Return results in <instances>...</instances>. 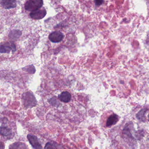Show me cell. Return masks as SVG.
Listing matches in <instances>:
<instances>
[{
    "mask_svg": "<svg viewBox=\"0 0 149 149\" xmlns=\"http://www.w3.org/2000/svg\"><path fill=\"white\" fill-rule=\"evenodd\" d=\"M22 100L24 106L26 108H32L35 107L37 101L33 94L30 91L25 92L23 94Z\"/></svg>",
    "mask_w": 149,
    "mask_h": 149,
    "instance_id": "obj_1",
    "label": "cell"
},
{
    "mask_svg": "<svg viewBox=\"0 0 149 149\" xmlns=\"http://www.w3.org/2000/svg\"><path fill=\"white\" fill-rule=\"evenodd\" d=\"M43 5L42 0H29L25 3V8L27 11L33 12L40 9Z\"/></svg>",
    "mask_w": 149,
    "mask_h": 149,
    "instance_id": "obj_2",
    "label": "cell"
},
{
    "mask_svg": "<svg viewBox=\"0 0 149 149\" xmlns=\"http://www.w3.org/2000/svg\"><path fill=\"white\" fill-rule=\"evenodd\" d=\"M16 48L13 42H6L1 46V53H14L16 51Z\"/></svg>",
    "mask_w": 149,
    "mask_h": 149,
    "instance_id": "obj_3",
    "label": "cell"
},
{
    "mask_svg": "<svg viewBox=\"0 0 149 149\" xmlns=\"http://www.w3.org/2000/svg\"><path fill=\"white\" fill-rule=\"evenodd\" d=\"M64 35L62 33L58 31H54L50 33L49 36V40L54 43L61 42L63 40Z\"/></svg>",
    "mask_w": 149,
    "mask_h": 149,
    "instance_id": "obj_4",
    "label": "cell"
},
{
    "mask_svg": "<svg viewBox=\"0 0 149 149\" xmlns=\"http://www.w3.org/2000/svg\"><path fill=\"white\" fill-rule=\"evenodd\" d=\"M47 13V11L45 8H41L30 13V16L34 19L40 20L44 18Z\"/></svg>",
    "mask_w": 149,
    "mask_h": 149,
    "instance_id": "obj_5",
    "label": "cell"
},
{
    "mask_svg": "<svg viewBox=\"0 0 149 149\" xmlns=\"http://www.w3.org/2000/svg\"><path fill=\"white\" fill-rule=\"evenodd\" d=\"M27 138L31 145L35 149H42L41 144L36 136L28 134L27 135Z\"/></svg>",
    "mask_w": 149,
    "mask_h": 149,
    "instance_id": "obj_6",
    "label": "cell"
},
{
    "mask_svg": "<svg viewBox=\"0 0 149 149\" xmlns=\"http://www.w3.org/2000/svg\"><path fill=\"white\" fill-rule=\"evenodd\" d=\"M1 135L7 139L12 138L14 136L12 129L5 125L1 127Z\"/></svg>",
    "mask_w": 149,
    "mask_h": 149,
    "instance_id": "obj_7",
    "label": "cell"
},
{
    "mask_svg": "<svg viewBox=\"0 0 149 149\" xmlns=\"http://www.w3.org/2000/svg\"><path fill=\"white\" fill-rule=\"evenodd\" d=\"M1 4L3 8L6 9H11L16 7L17 6V1L14 0L1 1Z\"/></svg>",
    "mask_w": 149,
    "mask_h": 149,
    "instance_id": "obj_8",
    "label": "cell"
},
{
    "mask_svg": "<svg viewBox=\"0 0 149 149\" xmlns=\"http://www.w3.org/2000/svg\"><path fill=\"white\" fill-rule=\"evenodd\" d=\"M119 118L118 116L116 114H112L108 118L106 122V126L110 127L116 124L118 122Z\"/></svg>",
    "mask_w": 149,
    "mask_h": 149,
    "instance_id": "obj_9",
    "label": "cell"
},
{
    "mask_svg": "<svg viewBox=\"0 0 149 149\" xmlns=\"http://www.w3.org/2000/svg\"><path fill=\"white\" fill-rule=\"evenodd\" d=\"M58 98L61 102L68 103L71 100V95L68 91H63L58 95Z\"/></svg>",
    "mask_w": 149,
    "mask_h": 149,
    "instance_id": "obj_10",
    "label": "cell"
},
{
    "mask_svg": "<svg viewBox=\"0 0 149 149\" xmlns=\"http://www.w3.org/2000/svg\"><path fill=\"white\" fill-rule=\"evenodd\" d=\"M9 149H29V148L24 143L17 142L10 145Z\"/></svg>",
    "mask_w": 149,
    "mask_h": 149,
    "instance_id": "obj_11",
    "label": "cell"
},
{
    "mask_svg": "<svg viewBox=\"0 0 149 149\" xmlns=\"http://www.w3.org/2000/svg\"><path fill=\"white\" fill-rule=\"evenodd\" d=\"M22 32L19 30H13L9 33V37L12 40L16 41L20 37Z\"/></svg>",
    "mask_w": 149,
    "mask_h": 149,
    "instance_id": "obj_12",
    "label": "cell"
},
{
    "mask_svg": "<svg viewBox=\"0 0 149 149\" xmlns=\"http://www.w3.org/2000/svg\"><path fill=\"white\" fill-rule=\"evenodd\" d=\"M147 111V109H145L139 111L136 115V118L141 122H145L146 120L145 115Z\"/></svg>",
    "mask_w": 149,
    "mask_h": 149,
    "instance_id": "obj_13",
    "label": "cell"
},
{
    "mask_svg": "<svg viewBox=\"0 0 149 149\" xmlns=\"http://www.w3.org/2000/svg\"><path fill=\"white\" fill-rule=\"evenodd\" d=\"M49 102L52 106H59V102L57 100V98L56 97H52L49 100Z\"/></svg>",
    "mask_w": 149,
    "mask_h": 149,
    "instance_id": "obj_14",
    "label": "cell"
},
{
    "mask_svg": "<svg viewBox=\"0 0 149 149\" xmlns=\"http://www.w3.org/2000/svg\"><path fill=\"white\" fill-rule=\"evenodd\" d=\"M44 149H58L55 145L50 142H48L46 144L44 147Z\"/></svg>",
    "mask_w": 149,
    "mask_h": 149,
    "instance_id": "obj_15",
    "label": "cell"
},
{
    "mask_svg": "<svg viewBox=\"0 0 149 149\" xmlns=\"http://www.w3.org/2000/svg\"><path fill=\"white\" fill-rule=\"evenodd\" d=\"M95 2L96 6H99L102 5V4L103 3L104 1H95Z\"/></svg>",
    "mask_w": 149,
    "mask_h": 149,
    "instance_id": "obj_16",
    "label": "cell"
},
{
    "mask_svg": "<svg viewBox=\"0 0 149 149\" xmlns=\"http://www.w3.org/2000/svg\"><path fill=\"white\" fill-rule=\"evenodd\" d=\"M148 120H149V115H148Z\"/></svg>",
    "mask_w": 149,
    "mask_h": 149,
    "instance_id": "obj_17",
    "label": "cell"
}]
</instances>
